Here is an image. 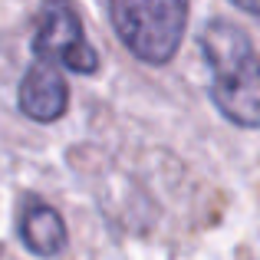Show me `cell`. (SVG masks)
I'll use <instances>...</instances> for the list:
<instances>
[{
    "mask_svg": "<svg viewBox=\"0 0 260 260\" xmlns=\"http://www.w3.org/2000/svg\"><path fill=\"white\" fill-rule=\"evenodd\" d=\"M211 70V102L237 128H260V56L231 20H211L198 37Z\"/></svg>",
    "mask_w": 260,
    "mask_h": 260,
    "instance_id": "cell-1",
    "label": "cell"
},
{
    "mask_svg": "<svg viewBox=\"0 0 260 260\" xmlns=\"http://www.w3.org/2000/svg\"><path fill=\"white\" fill-rule=\"evenodd\" d=\"M188 10L191 0H109L115 37L148 66H165L175 59Z\"/></svg>",
    "mask_w": 260,
    "mask_h": 260,
    "instance_id": "cell-2",
    "label": "cell"
},
{
    "mask_svg": "<svg viewBox=\"0 0 260 260\" xmlns=\"http://www.w3.org/2000/svg\"><path fill=\"white\" fill-rule=\"evenodd\" d=\"M33 53L37 59H46L53 66L73 70L79 76H92L99 70V56L89 46L86 30L79 23L70 0H43L40 4V20L33 33Z\"/></svg>",
    "mask_w": 260,
    "mask_h": 260,
    "instance_id": "cell-3",
    "label": "cell"
},
{
    "mask_svg": "<svg viewBox=\"0 0 260 260\" xmlns=\"http://www.w3.org/2000/svg\"><path fill=\"white\" fill-rule=\"evenodd\" d=\"M70 106V86L46 59H33L17 86V109L33 122H56Z\"/></svg>",
    "mask_w": 260,
    "mask_h": 260,
    "instance_id": "cell-4",
    "label": "cell"
},
{
    "mask_svg": "<svg viewBox=\"0 0 260 260\" xmlns=\"http://www.w3.org/2000/svg\"><path fill=\"white\" fill-rule=\"evenodd\" d=\"M17 237L37 257H56L66 250V224L53 204L26 194L17 211Z\"/></svg>",
    "mask_w": 260,
    "mask_h": 260,
    "instance_id": "cell-5",
    "label": "cell"
},
{
    "mask_svg": "<svg viewBox=\"0 0 260 260\" xmlns=\"http://www.w3.org/2000/svg\"><path fill=\"white\" fill-rule=\"evenodd\" d=\"M231 4H234L237 10H244V13H247V17L260 20V0H231Z\"/></svg>",
    "mask_w": 260,
    "mask_h": 260,
    "instance_id": "cell-6",
    "label": "cell"
}]
</instances>
